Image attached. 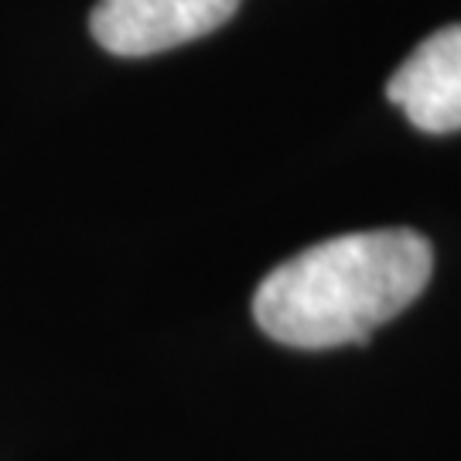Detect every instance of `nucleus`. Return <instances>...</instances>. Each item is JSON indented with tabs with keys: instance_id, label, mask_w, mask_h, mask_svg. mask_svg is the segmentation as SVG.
Here are the masks:
<instances>
[{
	"instance_id": "nucleus-1",
	"label": "nucleus",
	"mask_w": 461,
	"mask_h": 461,
	"mask_svg": "<svg viewBox=\"0 0 461 461\" xmlns=\"http://www.w3.org/2000/svg\"><path fill=\"white\" fill-rule=\"evenodd\" d=\"M430 270L434 249L420 232H342L274 267L253 294V318L291 348L366 342L420 297Z\"/></svg>"
},
{
	"instance_id": "nucleus-2",
	"label": "nucleus",
	"mask_w": 461,
	"mask_h": 461,
	"mask_svg": "<svg viewBox=\"0 0 461 461\" xmlns=\"http://www.w3.org/2000/svg\"><path fill=\"white\" fill-rule=\"evenodd\" d=\"M240 0H99L89 32L123 59L158 55L222 28Z\"/></svg>"
},
{
	"instance_id": "nucleus-3",
	"label": "nucleus",
	"mask_w": 461,
	"mask_h": 461,
	"mask_svg": "<svg viewBox=\"0 0 461 461\" xmlns=\"http://www.w3.org/2000/svg\"><path fill=\"white\" fill-rule=\"evenodd\" d=\"M386 96L417 131H461V24L424 38L386 83Z\"/></svg>"
}]
</instances>
